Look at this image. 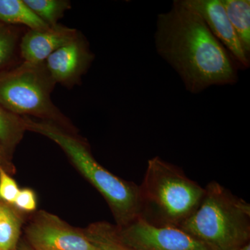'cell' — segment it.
I'll use <instances>...</instances> for the list:
<instances>
[{
  "label": "cell",
  "mask_w": 250,
  "mask_h": 250,
  "mask_svg": "<svg viewBox=\"0 0 250 250\" xmlns=\"http://www.w3.org/2000/svg\"><path fill=\"white\" fill-rule=\"evenodd\" d=\"M238 250H250V243H246L244 246H242L241 248H239Z\"/></svg>",
  "instance_id": "cell-21"
},
{
  "label": "cell",
  "mask_w": 250,
  "mask_h": 250,
  "mask_svg": "<svg viewBox=\"0 0 250 250\" xmlns=\"http://www.w3.org/2000/svg\"><path fill=\"white\" fill-rule=\"evenodd\" d=\"M89 44L81 33L46 59L45 66L56 83L67 88L80 85L94 60Z\"/></svg>",
  "instance_id": "cell-8"
},
{
  "label": "cell",
  "mask_w": 250,
  "mask_h": 250,
  "mask_svg": "<svg viewBox=\"0 0 250 250\" xmlns=\"http://www.w3.org/2000/svg\"><path fill=\"white\" fill-rule=\"evenodd\" d=\"M154 43L190 93L238 82V70L226 49L184 0H175L170 11L158 15Z\"/></svg>",
  "instance_id": "cell-1"
},
{
  "label": "cell",
  "mask_w": 250,
  "mask_h": 250,
  "mask_svg": "<svg viewBox=\"0 0 250 250\" xmlns=\"http://www.w3.org/2000/svg\"><path fill=\"white\" fill-rule=\"evenodd\" d=\"M80 31L58 24L45 30L28 29L21 37L19 52L23 62H44L56 50L73 40Z\"/></svg>",
  "instance_id": "cell-10"
},
{
  "label": "cell",
  "mask_w": 250,
  "mask_h": 250,
  "mask_svg": "<svg viewBox=\"0 0 250 250\" xmlns=\"http://www.w3.org/2000/svg\"><path fill=\"white\" fill-rule=\"evenodd\" d=\"M56 84L45 62L22 61L0 72V104L18 116L36 117L71 132L66 117L51 98Z\"/></svg>",
  "instance_id": "cell-5"
},
{
  "label": "cell",
  "mask_w": 250,
  "mask_h": 250,
  "mask_svg": "<svg viewBox=\"0 0 250 250\" xmlns=\"http://www.w3.org/2000/svg\"><path fill=\"white\" fill-rule=\"evenodd\" d=\"M0 22L11 26H25L31 30H45L44 22L24 0H0Z\"/></svg>",
  "instance_id": "cell-11"
},
{
  "label": "cell",
  "mask_w": 250,
  "mask_h": 250,
  "mask_svg": "<svg viewBox=\"0 0 250 250\" xmlns=\"http://www.w3.org/2000/svg\"><path fill=\"white\" fill-rule=\"evenodd\" d=\"M201 16L210 32L226 49L238 70H248L250 58L243 51L238 36L229 21L221 0H184Z\"/></svg>",
  "instance_id": "cell-9"
},
{
  "label": "cell",
  "mask_w": 250,
  "mask_h": 250,
  "mask_svg": "<svg viewBox=\"0 0 250 250\" xmlns=\"http://www.w3.org/2000/svg\"><path fill=\"white\" fill-rule=\"evenodd\" d=\"M141 218L156 226L179 228L197 209L205 188L159 156L148 161L141 187Z\"/></svg>",
  "instance_id": "cell-3"
},
{
  "label": "cell",
  "mask_w": 250,
  "mask_h": 250,
  "mask_svg": "<svg viewBox=\"0 0 250 250\" xmlns=\"http://www.w3.org/2000/svg\"><path fill=\"white\" fill-rule=\"evenodd\" d=\"M14 205L16 206L18 209L23 211L31 212L36 210L37 202L35 193L33 190L29 188H24L20 190Z\"/></svg>",
  "instance_id": "cell-19"
},
{
  "label": "cell",
  "mask_w": 250,
  "mask_h": 250,
  "mask_svg": "<svg viewBox=\"0 0 250 250\" xmlns=\"http://www.w3.org/2000/svg\"><path fill=\"white\" fill-rule=\"evenodd\" d=\"M195 211L179 227L211 250H238L250 236V206L216 182L207 186Z\"/></svg>",
  "instance_id": "cell-4"
},
{
  "label": "cell",
  "mask_w": 250,
  "mask_h": 250,
  "mask_svg": "<svg viewBox=\"0 0 250 250\" xmlns=\"http://www.w3.org/2000/svg\"><path fill=\"white\" fill-rule=\"evenodd\" d=\"M19 250H31L27 249V248H21V249H20Z\"/></svg>",
  "instance_id": "cell-22"
},
{
  "label": "cell",
  "mask_w": 250,
  "mask_h": 250,
  "mask_svg": "<svg viewBox=\"0 0 250 250\" xmlns=\"http://www.w3.org/2000/svg\"><path fill=\"white\" fill-rule=\"evenodd\" d=\"M24 2L49 27L59 24L64 14L71 9L68 0H24Z\"/></svg>",
  "instance_id": "cell-15"
},
{
  "label": "cell",
  "mask_w": 250,
  "mask_h": 250,
  "mask_svg": "<svg viewBox=\"0 0 250 250\" xmlns=\"http://www.w3.org/2000/svg\"><path fill=\"white\" fill-rule=\"evenodd\" d=\"M20 189L16 181L10 177L4 167L0 166V200L14 205Z\"/></svg>",
  "instance_id": "cell-18"
},
{
  "label": "cell",
  "mask_w": 250,
  "mask_h": 250,
  "mask_svg": "<svg viewBox=\"0 0 250 250\" xmlns=\"http://www.w3.org/2000/svg\"><path fill=\"white\" fill-rule=\"evenodd\" d=\"M27 235L36 250H99L85 233L47 213H40L29 225Z\"/></svg>",
  "instance_id": "cell-7"
},
{
  "label": "cell",
  "mask_w": 250,
  "mask_h": 250,
  "mask_svg": "<svg viewBox=\"0 0 250 250\" xmlns=\"http://www.w3.org/2000/svg\"><path fill=\"white\" fill-rule=\"evenodd\" d=\"M85 234L99 250H131L118 241L113 226L109 224H95L90 227Z\"/></svg>",
  "instance_id": "cell-17"
},
{
  "label": "cell",
  "mask_w": 250,
  "mask_h": 250,
  "mask_svg": "<svg viewBox=\"0 0 250 250\" xmlns=\"http://www.w3.org/2000/svg\"><path fill=\"white\" fill-rule=\"evenodd\" d=\"M21 220L11 208L0 202V250H14L21 233Z\"/></svg>",
  "instance_id": "cell-14"
},
{
  "label": "cell",
  "mask_w": 250,
  "mask_h": 250,
  "mask_svg": "<svg viewBox=\"0 0 250 250\" xmlns=\"http://www.w3.org/2000/svg\"><path fill=\"white\" fill-rule=\"evenodd\" d=\"M243 51L250 58V1L221 0Z\"/></svg>",
  "instance_id": "cell-12"
},
{
  "label": "cell",
  "mask_w": 250,
  "mask_h": 250,
  "mask_svg": "<svg viewBox=\"0 0 250 250\" xmlns=\"http://www.w3.org/2000/svg\"><path fill=\"white\" fill-rule=\"evenodd\" d=\"M118 241L131 250H211L178 228L156 226L137 218L113 227Z\"/></svg>",
  "instance_id": "cell-6"
},
{
  "label": "cell",
  "mask_w": 250,
  "mask_h": 250,
  "mask_svg": "<svg viewBox=\"0 0 250 250\" xmlns=\"http://www.w3.org/2000/svg\"><path fill=\"white\" fill-rule=\"evenodd\" d=\"M6 164H8L7 152L0 143V166L3 167V165Z\"/></svg>",
  "instance_id": "cell-20"
},
{
  "label": "cell",
  "mask_w": 250,
  "mask_h": 250,
  "mask_svg": "<svg viewBox=\"0 0 250 250\" xmlns=\"http://www.w3.org/2000/svg\"><path fill=\"white\" fill-rule=\"evenodd\" d=\"M21 37L19 28L0 22V72L14 62Z\"/></svg>",
  "instance_id": "cell-16"
},
{
  "label": "cell",
  "mask_w": 250,
  "mask_h": 250,
  "mask_svg": "<svg viewBox=\"0 0 250 250\" xmlns=\"http://www.w3.org/2000/svg\"><path fill=\"white\" fill-rule=\"evenodd\" d=\"M27 131L52 140L106 200L118 227H123L141 216L139 187L108 172L94 159L89 148L72 132L47 121H34L24 116Z\"/></svg>",
  "instance_id": "cell-2"
},
{
  "label": "cell",
  "mask_w": 250,
  "mask_h": 250,
  "mask_svg": "<svg viewBox=\"0 0 250 250\" xmlns=\"http://www.w3.org/2000/svg\"><path fill=\"white\" fill-rule=\"evenodd\" d=\"M25 131L24 117L11 113L0 104V143L6 152L17 146Z\"/></svg>",
  "instance_id": "cell-13"
}]
</instances>
